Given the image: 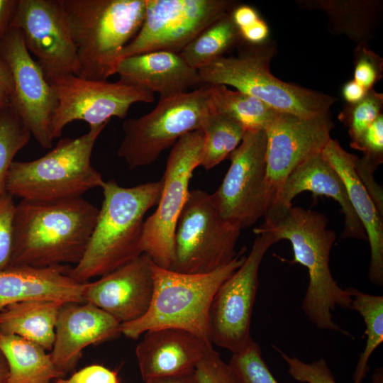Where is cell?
Wrapping results in <instances>:
<instances>
[{"label": "cell", "instance_id": "cell-1", "mask_svg": "<svg viewBox=\"0 0 383 383\" xmlns=\"http://www.w3.org/2000/svg\"><path fill=\"white\" fill-rule=\"evenodd\" d=\"M99 211L82 196L21 199L15 207L10 266L76 265L87 250Z\"/></svg>", "mask_w": 383, "mask_h": 383}, {"label": "cell", "instance_id": "cell-2", "mask_svg": "<svg viewBox=\"0 0 383 383\" xmlns=\"http://www.w3.org/2000/svg\"><path fill=\"white\" fill-rule=\"evenodd\" d=\"M327 226L324 214L292 206L273 221H264L253 232L256 235L267 232L276 243L290 242L294 252L290 263L304 266L309 274V285L301 303L305 315L318 329L348 335L333 320L332 311L337 307L350 309L352 295L350 289L341 288L331 274L330 253L336 234Z\"/></svg>", "mask_w": 383, "mask_h": 383}, {"label": "cell", "instance_id": "cell-3", "mask_svg": "<svg viewBox=\"0 0 383 383\" xmlns=\"http://www.w3.org/2000/svg\"><path fill=\"white\" fill-rule=\"evenodd\" d=\"M101 188L104 200L88 246L70 272L72 278L82 283L106 274L143 254L144 217L157 205L162 181L123 187L110 179Z\"/></svg>", "mask_w": 383, "mask_h": 383}, {"label": "cell", "instance_id": "cell-4", "mask_svg": "<svg viewBox=\"0 0 383 383\" xmlns=\"http://www.w3.org/2000/svg\"><path fill=\"white\" fill-rule=\"evenodd\" d=\"M80 67L79 77L106 80L140 30L146 0H62Z\"/></svg>", "mask_w": 383, "mask_h": 383}, {"label": "cell", "instance_id": "cell-5", "mask_svg": "<svg viewBox=\"0 0 383 383\" xmlns=\"http://www.w3.org/2000/svg\"><path fill=\"white\" fill-rule=\"evenodd\" d=\"M243 249L228 264L206 274H188L162 268L152 262L154 289L146 313L139 319L121 324V333L137 339L146 331L177 328L211 343L210 307L221 284L243 262Z\"/></svg>", "mask_w": 383, "mask_h": 383}, {"label": "cell", "instance_id": "cell-6", "mask_svg": "<svg viewBox=\"0 0 383 383\" xmlns=\"http://www.w3.org/2000/svg\"><path fill=\"white\" fill-rule=\"evenodd\" d=\"M106 126L89 127L78 138H62L36 160L13 161L6 192L21 199L56 201L82 196L91 189L101 187L104 180L92 166L91 157Z\"/></svg>", "mask_w": 383, "mask_h": 383}, {"label": "cell", "instance_id": "cell-7", "mask_svg": "<svg viewBox=\"0 0 383 383\" xmlns=\"http://www.w3.org/2000/svg\"><path fill=\"white\" fill-rule=\"evenodd\" d=\"M236 57H221L198 70L202 85L222 84L250 95L277 112L301 118L328 113L335 99L280 80L270 71L272 49L243 48Z\"/></svg>", "mask_w": 383, "mask_h": 383}, {"label": "cell", "instance_id": "cell-8", "mask_svg": "<svg viewBox=\"0 0 383 383\" xmlns=\"http://www.w3.org/2000/svg\"><path fill=\"white\" fill-rule=\"evenodd\" d=\"M209 112L208 84L160 98L150 113L123 121L124 136L118 155L131 170L149 165L183 135L202 131Z\"/></svg>", "mask_w": 383, "mask_h": 383}, {"label": "cell", "instance_id": "cell-9", "mask_svg": "<svg viewBox=\"0 0 383 383\" xmlns=\"http://www.w3.org/2000/svg\"><path fill=\"white\" fill-rule=\"evenodd\" d=\"M240 231L222 217L213 194L189 190L176 226L171 270L206 274L228 264L239 253Z\"/></svg>", "mask_w": 383, "mask_h": 383}, {"label": "cell", "instance_id": "cell-10", "mask_svg": "<svg viewBox=\"0 0 383 383\" xmlns=\"http://www.w3.org/2000/svg\"><path fill=\"white\" fill-rule=\"evenodd\" d=\"M203 143V131H195L172 146L161 179L157 207L144 222L142 252L162 268L171 270L173 264L176 226L189 192V181L199 165Z\"/></svg>", "mask_w": 383, "mask_h": 383}, {"label": "cell", "instance_id": "cell-11", "mask_svg": "<svg viewBox=\"0 0 383 383\" xmlns=\"http://www.w3.org/2000/svg\"><path fill=\"white\" fill-rule=\"evenodd\" d=\"M235 4L231 0H146L142 26L123 50L121 60L157 50L179 53Z\"/></svg>", "mask_w": 383, "mask_h": 383}, {"label": "cell", "instance_id": "cell-12", "mask_svg": "<svg viewBox=\"0 0 383 383\" xmlns=\"http://www.w3.org/2000/svg\"><path fill=\"white\" fill-rule=\"evenodd\" d=\"M48 82L57 100L52 121L54 139L74 121H83L89 127L106 125L113 117L123 119L132 104L155 100L154 93L121 80L110 82L64 74Z\"/></svg>", "mask_w": 383, "mask_h": 383}, {"label": "cell", "instance_id": "cell-13", "mask_svg": "<svg viewBox=\"0 0 383 383\" xmlns=\"http://www.w3.org/2000/svg\"><path fill=\"white\" fill-rule=\"evenodd\" d=\"M275 243L267 232L257 234L242 265L218 289L209 316L211 344L235 353L252 340L250 323L259 286V269L266 252Z\"/></svg>", "mask_w": 383, "mask_h": 383}, {"label": "cell", "instance_id": "cell-14", "mask_svg": "<svg viewBox=\"0 0 383 383\" xmlns=\"http://www.w3.org/2000/svg\"><path fill=\"white\" fill-rule=\"evenodd\" d=\"M266 151L265 129L246 131L228 157L230 167L213 194L222 217L241 230L255 223L267 211Z\"/></svg>", "mask_w": 383, "mask_h": 383}, {"label": "cell", "instance_id": "cell-15", "mask_svg": "<svg viewBox=\"0 0 383 383\" xmlns=\"http://www.w3.org/2000/svg\"><path fill=\"white\" fill-rule=\"evenodd\" d=\"M333 128L329 113L311 118L276 113L265 128L267 213L276 203L291 172L311 156L322 152L331 139Z\"/></svg>", "mask_w": 383, "mask_h": 383}, {"label": "cell", "instance_id": "cell-16", "mask_svg": "<svg viewBox=\"0 0 383 383\" xmlns=\"http://www.w3.org/2000/svg\"><path fill=\"white\" fill-rule=\"evenodd\" d=\"M11 28L21 32L48 81L79 76L80 67L62 0H18Z\"/></svg>", "mask_w": 383, "mask_h": 383}, {"label": "cell", "instance_id": "cell-17", "mask_svg": "<svg viewBox=\"0 0 383 383\" xmlns=\"http://www.w3.org/2000/svg\"><path fill=\"white\" fill-rule=\"evenodd\" d=\"M0 58L13 81L11 107L43 148L52 145V121L57 100L36 60L28 52L21 31L11 28L0 44Z\"/></svg>", "mask_w": 383, "mask_h": 383}, {"label": "cell", "instance_id": "cell-18", "mask_svg": "<svg viewBox=\"0 0 383 383\" xmlns=\"http://www.w3.org/2000/svg\"><path fill=\"white\" fill-rule=\"evenodd\" d=\"M153 289L152 262L143 253L98 280L87 282L83 299L125 323L146 313Z\"/></svg>", "mask_w": 383, "mask_h": 383}, {"label": "cell", "instance_id": "cell-19", "mask_svg": "<svg viewBox=\"0 0 383 383\" xmlns=\"http://www.w3.org/2000/svg\"><path fill=\"white\" fill-rule=\"evenodd\" d=\"M121 323L89 302H65L55 326L50 356L56 368L65 377L74 372L82 350L118 337Z\"/></svg>", "mask_w": 383, "mask_h": 383}, {"label": "cell", "instance_id": "cell-20", "mask_svg": "<svg viewBox=\"0 0 383 383\" xmlns=\"http://www.w3.org/2000/svg\"><path fill=\"white\" fill-rule=\"evenodd\" d=\"M332 198L340 205L345 218L342 238L367 240L365 229L348 199L343 181L322 152L316 154L296 167L285 180L277 200L265 215L266 222L284 214L300 193Z\"/></svg>", "mask_w": 383, "mask_h": 383}, {"label": "cell", "instance_id": "cell-21", "mask_svg": "<svg viewBox=\"0 0 383 383\" xmlns=\"http://www.w3.org/2000/svg\"><path fill=\"white\" fill-rule=\"evenodd\" d=\"M143 335L135 355L143 381L192 372L213 348L211 343L182 329H155Z\"/></svg>", "mask_w": 383, "mask_h": 383}, {"label": "cell", "instance_id": "cell-22", "mask_svg": "<svg viewBox=\"0 0 383 383\" xmlns=\"http://www.w3.org/2000/svg\"><path fill=\"white\" fill-rule=\"evenodd\" d=\"M116 74L119 80L157 92L167 98L202 86L197 70L190 67L179 53L157 50L122 59Z\"/></svg>", "mask_w": 383, "mask_h": 383}, {"label": "cell", "instance_id": "cell-23", "mask_svg": "<svg viewBox=\"0 0 383 383\" xmlns=\"http://www.w3.org/2000/svg\"><path fill=\"white\" fill-rule=\"evenodd\" d=\"M68 265L44 268L10 266L0 270V311L5 307L29 299L62 302H85L86 283L70 276Z\"/></svg>", "mask_w": 383, "mask_h": 383}, {"label": "cell", "instance_id": "cell-24", "mask_svg": "<svg viewBox=\"0 0 383 383\" xmlns=\"http://www.w3.org/2000/svg\"><path fill=\"white\" fill-rule=\"evenodd\" d=\"M322 154L342 178L349 201L365 229L370 248L369 280L373 284L382 286V216L355 171L357 156L345 150L338 140L332 138L325 146Z\"/></svg>", "mask_w": 383, "mask_h": 383}, {"label": "cell", "instance_id": "cell-25", "mask_svg": "<svg viewBox=\"0 0 383 383\" xmlns=\"http://www.w3.org/2000/svg\"><path fill=\"white\" fill-rule=\"evenodd\" d=\"M63 303L50 299H29L12 304L0 311V333L18 335L51 351Z\"/></svg>", "mask_w": 383, "mask_h": 383}, {"label": "cell", "instance_id": "cell-26", "mask_svg": "<svg viewBox=\"0 0 383 383\" xmlns=\"http://www.w3.org/2000/svg\"><path fill=\"white\" fill-rule=\"evenodd\" d=\"M0 348L9 367L6 383H53L64 378L50 354L40 345L15 335L0 333Z\"/></svg>", "mask_w": 383, "mask_h": 383}, {"label": "cell", "instance_id": "cell-27", "mask_svg": "<svg viewBox=\"0 0 383 383\" xmlns=\"http://www.w3.org/2000/svg\"><path fill=\"white\" fill-rule=\"evenodd\" d=\"M209 85L210 111L228 116L245 131L265 129L277 111L260 100L222 84Z\"/></svg>", "mask_w": 383, "mask_h": 383}, {"label": "cell", "instance_id": "cell-28", "mask_svg": "<svg viewBox=\"0 0 383 383\" xmlns=\"http://www.w3.org/2000/svg\"><path fill=\"white\" fill-rule=\"evenodd\" d=\"M231 13L205 28L179 53L190 67L199 70L223 57L225 52L242 40Z\"/></svg>", "mask_w": 383, "mask_h": 383}, {"label": "cell", "instance_id": "cell-29", "mask_svg": "<svg viewBox=\"0 0 383 383\" xmlns=\"http://www.w3.org/2000/svg\"><path fill=\"white\" fill-rule=\"evenodd\" d=\"M202 131L204 143L199 167L209 170L228 158L240 145L246 131L235 120L210 111Z\"/></svg>", "mask_w": 383, "mask_h": 383}, {"label": "cell", "instance_id": "cell-30", "mask_svg": "<svg viewBox=\"0 0 383 383\" xmlns=\"http://www.w3.org/2000/svg\"><path fill=\"white\" fill-rule=\"evenodd\" d=\"M349 289L352 295L350 309L360 313L366 326V345L353 376L354 383H362L369 370L371 355L383 341V296L369 294L353 287Z\"/></svg>", "mask_w": 383, "mask_h": 383}, {"label": "cell", "instance_id": "cell-31", "mask_svg": "<svg viewBox=\"0 0 383 383\" xmlns=\"http://www.w3.org/2000/svg\"><path fill=\"white\" fill-rule=\"evenodd\" d=\"M31 136L22 118L11 107L0 111V196L6 192L8 174L15 156Z\"/></svg>", "mask_w": 383, "mask_h": 383}, {"label": "cell", "instance_id": "cell-32", "mask_svg": "<svg viewBox=\"0 0 383 383\" xmlns=\"http://www.w3.org/2000/svg\"><path fill=\"white\" fill-rule=\"evenodd\" d=\"M228 363L238 383H279L265 362L259 344L253 340L243 350L232 353Z\"/></svg>", "mask_w": 383, "mask_h": 383}, {"label": "cell", "instance_id": "cell-33", "mask_svg": "<svg viewBox=\"0 0 383 383\" xmlns=\"http://www.w3.org/2000/svg\"><path fill=\"white\" fill-rule=\"evenodd\" d=\"M382 94L371 89L364 99L350 104L341 113L340 118L348 128L353 148H356L364 132L382 114Z\"/></svg>", "mask_w": 383, "mask_h": 383}, {"label": "cell", "instance_id": "cell-34", "mask_svg": "<svg viewBox=\"0 0 383 383\" xmlns=\"http://www.w3.org/2000/svg\"><path fill=\"white\" fill-rule=\"evenodd\" d=\"M274 348L287 365L289 374L295 380L302 383H337L324 359L307 363L295 356H289Z\"/></svg>", "mask_w": 383, "mask_h": 383}, {"label": "cell", "instance_id": "cell-35", "mask_svg": "<svg viewBox=\"0 0 383 383\" xmlns=\"http://www.w3.org/2000/svg\"><path fill=\"white\" fill-rule=\"evenodd\" d=\"M196 383H238L229 363L211 348L194 370Z\"/></svg>", "mask_w": 383, "mask_h": 383}, {"label": "cell", "instance_id": "cell-36", "mask_svg": "<svg viewBox=\"0 0 383 383\" xmlns=\"http://www.w3.org/2000/svg\"><path fill=\"white\" fill-rule=\"evenodd\" d=\"M16 204L6 192L0 196V270L10 266L13 248V223Z\"/></svg>", "mask_w": 383, "mask_h": 383}, {"label": "cell", "instance_id": "cell-37", "mask_svg": "<svg viewBox=\"0 0 383 383\" xmlns=\"http://www.w3.org/2000/svg\"><path fill=\"white\" fill-rule=\"evenodd\" d=\"M357 150L363 152L360 158L365 164L376 169L383 159V116L382 114L362 134Z\"/></svg>", "mask_w": 383, "mask_h": 383}, {"label": "cell", "instance_id": "cell-38", "mask_svg": "<svg viewBox=\"0 0 383 383\" xmlns=\"http://www.w3.org/2000/svg\"><path fill=\"white\" fill-rule=\"evenodd\" d=\"M382 60L370 50L362 47L358 49L354 69V79L366 90L372 89L379 79Z\"/></svg>", "mask_w": 383, "mask_h": 383}, {"label": "cell", "instance_id": "cell-39", "mask_svg": "<svg viewBox=\"0 0 383 383\" xmlns=\"http://www.w3.org/2000/svg\"><path fill=\"white\" fill-rule=\"evenodd\" d=\"M55 383H119L116 371L101 365H91L77 372L69 378H60Z\"/></svg>", "mask_w": 383, "mask_h": 383}, {"label": "cell", "instance_id": "cell-40", "mask_svg": "<svg viewBox=\"0 0 383 383\" xmlns=\"http://www.w3.org/2000/svg\"><path fill=\"white\" fill-rule=\"evenodd\" d=\"M13 81L8 65L0 58V111L10 107Z\"/></svg>", "mask_w": 383, "mask_h": 383}, {"label": "cell", "instance_id": "cell-41", "mask_svg": "<svg viewBox=\"0 0 383 383\" xmlns=\"http://www.w3.org/2000/svg\"><path fill=\"white\" fill-rule=\"evenodd\" d=\"M239 31L242 40L251 45L265 43L270 33L268 26L261 18Z\"/></svg>", "mask_w": 383, "mask_h": 383}, {"label": "cell", "instance_id": "cell-42", "mask_svg": "<svg viewBox=\"0 0 383 383\" xmlns=\"http://www.w3.org/2000/svg\"><path fill=\"white\" fill-rule=\"evenodd\" d=\"M18 0H0V44L11 29Z\"/></svg>", "mask_w": 383, "mask_h": 383}, {"label": "cell", "instance_id": "cell-43", "mask_svg": "<svg viewBox=\"0 0 383 383\" xmlns=\"http://www.w3.org/2000/svg\"><path fill=\"white\" fill-rule=\"evenodd\" d=\"M231 15L238 30L252 25L260 18L255 9L248 5L235 6L232 10Z\"/></svg>", "mask_w": 383, "mask_h": 383}, {"label": "cell", "instance_id": "cell-44", "mask_svg": "<svg viewBox=\"0 0 383 383\" xmlns=\"http://www.w3.org/2000/svg\"><path fill=\"white\" fill-rule=\"evenodd\" d=\"M368 90H366L355 80H350L345 84L343 87V96L350 104H355L360 101L366 96Z\"/></svg>", "mask_w": 383, "mask_h": 383}, {"label": "cell", "instance_id": "cell-45", "mask_svg": "<svg viewBox=\"0 0 383 383\" xmlns=\"http://www.w3.org/2000/svg\"><path fill=\"white\" fill-rule=\"evenodd\" d=\"M144 383H196L194 371L189 373L148 379Z\"/></svg>", "mask_w": 383, "mask_h": 383}, {"label": "cell", "instance_id": "cell-46", "mask_svg": "<svg viewBox=\"0 0 383 383\" xmlns=\"http://www.w3.org/2000/svg\"><path fill=\"white\" fill-rule=\"evenodd\" d=\"M8 377V363L3 351L0 348V383H6Z\"/></svg>", "mask_w": 383, "mask_h": 383}, {"label": "cell", "instance_id": "cell-47", "mask_svg": "<svg viewBox=\"0 0 383 383\" xmlns=\"http://www.w3.org/2000/svg\"><path fill=\"white\" fill-rule=\"evenodd\" d=\"M382 368L378 367L372 374V379L373 383H382Z\"/></svg>", "mask_w": 383, "mask_h": 383}]
</instances>
